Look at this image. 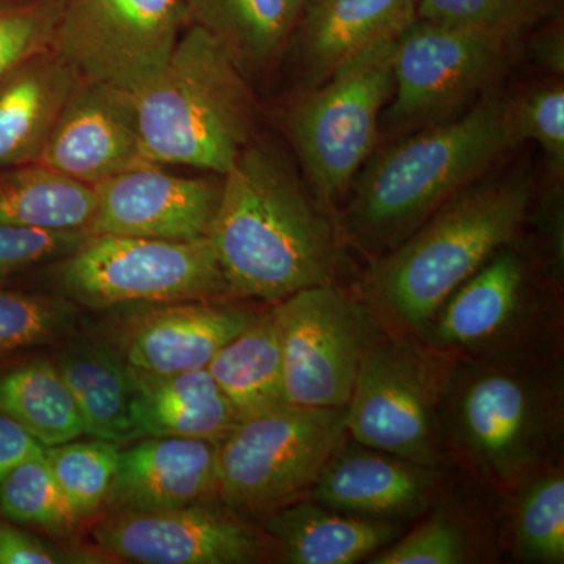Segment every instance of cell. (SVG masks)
Returning <instances> with one entry per match:
<instances>
[{
    "instance_id": "cell-1",
    "label": "cell",
    "mask_w": 564,
    "mask_h": 564,
    "mask_svg": "<svg viewBox=\"0 0 564 564\" xmlns=\"http://www.w3.org/2000/svg\"><path fill=\"white\" fill-rule=\"evenodd\" d=\"M209 240L234 296L276 304L336 282L334 217L273 144L256 139L223 176Z\"/></svg>"
},
{
    "instance_id": "cell-2",
    "label": "cell",
    "mask_w": 564,
    "mask_h": 564,
    "mask_svg": "<svg viewBox=\"0 0 564 564\" xmlns=\"http://www.w3.org/2000/svg\"><path fill=\"white\" fill-rule=\"evenodd\" d=\"M514 147L510 99L485 95L466 113L373 152L352 182L340 228L356 248L378 258L484 180Z\"/></svg>"
},
{
    "instance_id": "cell-3",
    "label": "cell",
    "mask_w": 564,
    "mask_h": 564,
    "mask_svg": "<svg viewBox=\"0 0 564 564\" xmlns=\"http://www.w3.org/2000/svg\"><path fill=\"white\" fill-rule=\"evenodd\" d=\"M532 202L524 170L475 182L373 259L364 280L370 303L423 337L445 300L518 239Z\"/></svg>"
},
{
    "instance_id": "cell-4",
    "label": "cell",
    "mask_w": 564,
    "mask_h": 564,
    "mask_svg": "<svg viewBox=\"0 0 564 564\" xmlns=\"http://www.w3.org/2000/svg\"><path fill=\"white\" fill-rule=\"evenodd\" d=\"M147 162L225 176L258 139L251 82L209 32L187 24L162 68L131 93Z\"/></svg>"
},
{
    "instance_id": "cell-5",
    "label": "cell",
    "mask_w": 564,
    "mask_h": 564,
    "mask_svg": "<svg viewBox=\"0 0 564 564\" xmlns=\"http://www.w3.org/2000/svg\"><path fill=\"white\" fill-rule=\"evenodd\" d=\"M558 381L519 358L456 367L445 377V443L486 480L511 485L544 463L560 433Z\"/></svg>"
},
{
    "instance_id": "cell-6",
    "label": "cell",
    "mask_w": 564,
    "mask_h": 564,
    "mask_svg": "<svg viewBox=\"0 0 564 564\" xmlns=\"http://www.w3.org/2000/svg\"><path fill=\"white\" fill-rule=\"evenodd\" d=\"M393 43L364 55L289 107L284 124L304 184L323 210L339 217L352 182L375 152L393 93Z\"/></svg>"
},
{
    "instance_id": "cell-7",
    "label": "cell",
    "mask_w": 564,
    "mask_h": 564,
    "mask_svg": "<svg viewBox=\"0 0 564 564\" xmlns=\"http://www.w3.org/2000/svg\"><path fill=\"white\" fill-rule=\"evenodd\" d=\"M345 421L347 406H284L245 419L218 444V499L256 524L307 499L347 441Z\"/></svg>"
},
{
    "instance_id": "cell-8",
    "label": "cell",
    "mask_w": 564,
    "mask_h": 564,
    "mask_svg": "<svg viewBox=\"0 0 564 564\" xmlns=\"http://www.w3.org/2000/svg\"><path fill=\"white\" fill-rule=\"evenodd\" d=\"M50 265L52 293L88 310L234 296L209 237L163 240L99 234Z\"/></svg>"
},
{
    "instance_id": "cell-9",
    "label": "cell",
    "mask_w": 564,
    "mask_h": 564,
    "mask_svg": "<svg viewBox=\"0 0 564 564\" xmlns=\"http://www.w3.org/2000/svg\"><path fill=\"white\" fill-rule=\"evenodd\" d=\"M522 36L417 18L393 41V93L381 131H419L484 98L521 57Z\"/></svg>"
},
{
    "instance_id": "cell-10",
    "label": "cell",
    "mask_w": 564,
    "mask_h": 564,
    "mask_svg": "<svg viewBox=\"0 0 564 564\" xmlns=\"http://www.w3.org/2000/svg\"><path fill=\"white\" fill-rule=\"evenodd\" d=\"M421 348L380 333L364 351L347 432L355 443L436 469L444 462L445 367Z\"/></svg>"
},
{
    "instance_id": "cell-11",
    "label": "cell",
    "mask_w": 564,
    "mask_h": 564,
    "mask_svg": "<svg viewBox=\"0 0 564 564\" xmlns=\"http://www.w3.org/2000/svg\"><path fill=\"white\" fill-rule=\"evenodd\" d=\"M185 25L184 0H61L51 51L80 80L131 95L162 68Z\"/></svg>"
},
{
    "instance_id": "cell-12",
    "label": "cell",
    "mask_w": 564,
    "mask_h": 564,
    "mask_svg": "<svg viewBox=\"0 0 564 564\" xmlns=\"http://www.w3.org/2000/svg\"><path fill=\"white\" fill-rule=\"evenodd\" d=\"M273 311L288 403L347 406L364 351L378 333L369 311L334 284L295 292Z\"/></svg>"
},
{
    "instance_id": "cell-13",
    "label": "cell",
    "mask_w": 564,
    "mask_h": 564,
    "mask_svg": "<svg viewBox=\"0 0 564 564\" xmlns=\"http://www.w3.org/2000/svg\"><path fill=\"white\" fill-rule=\"evenodd\" d=\"M91 536L109 558L126 563L282 562L276 541L220 499L151 513L107 514Z\"/></svg>"
},
{
    "instance_id": "cell-14",
    "label": "cell",
    "mask_w": 564,
    "mask_h": 564,
    "mask_svg": "<svg viewBox=\"0 0 564 564\" xmlns=\"http://www.w3.org/2000/svg\"><path fill=\"white\" fill-rule=\"evenodd\" d=\"M147 162L95 185L88 234L196 240L209 236L220 206V180L177 176Z\"/></svg>"
},
{
    "instance_id": "cell-15",
    "label": "cell",
    "mask_w": 564,
    "mask_h": 564,
    "mask_svg": "<svg viewBox=\"0 0 564 564\" xmlns=\"http://www.w3.org/2000/svg\"><path fill=\"white\" fill-rule=\"evenodd\" d=\"M106 334L129 366L155 373L206 369L214 356L259 313L228 299L128 304Z\"/></svg>"
},
{
    "instance_id": "cell-16",
    "label": "cell",
    "mask_w": 564,
    "mask_h": 564,
    "mask_svg": "<svg viewBox=\"0 0 564 564\" xmlns=\"http://www.w3.org/2000/svg\"><path fill=\"white\" fill-rule=\"evenodd\" d=\"M36 162L93 187L147 163L131 95L79 80Z\"/></svg>"
},
{
    "instance_id": "cell-17",
    "label": "cell",
    "mask_w": 564,
    "mask_h": 564,
    "mask_svg": "<svg viewBox=\"0 0 564 564\" xmlns=\"http://www.w3.org/2000/svg\"><path fill=\"white\" fill-rule=\"evenodd\" d=\"M421 0H306L288 46L304 90L393 43L417 20Z\"/></svg>"
},
{
    "instance_id": "cell-18",
    "label": "cell",
    "mask_w": 564,
    "mask_h": 564,
    "mask_svg": "<svg viewBox=\"0 0 564 564\" xmlns=\"http://www.w3.org/2000/svg\"><path fill=\"white\" fill-rule=\"evenodd\" d=\"M218 444L141 437L120 448L104 510L151 513L218 499Z\"/></svg>"
},
{
    "instance_id": "cell-19",
    "label": "cell",
    "mask_w": 564,
    "mask_h": 564,
    "mask_svg": "<svg viewBox=\"0 0 564 564\" xmlns=\"http://www.w3.org/2000/svg\"><path fill=\"white\" fill-rule=\"evenodd\" d=\"M434 467L345 441L326 463L311 497L343 513L400 521L433 502Z\"/></svg>"
},
{
    "instance_id": "cell-20",
    "label": "cell",
    "mask_w": 564,
    "mask_h": 564,
    "mask_svg": "<svg viewBox=\"0 0 564 564\" xmlns=\"http://www.w3.org/2000/svg\"><path fill=\"white\" fill-rule=\"evenodd\" d=\"M525 307L524 259L505 247L445 300L422 339L440 350L484 351L516 332Z\"/></svg>"
},
{
    "instance_id": "cell-21",
    "label": "cell",
    "mask_w": 564,
    "mask_h": 564,
    "mask_svg": "<svg viewBox=\"0 0 564 564\" xmlns=\"http://www.w3.org/2000/svg\"><path fill=\"white\" fill-rule=\"evenodd\" d=\"M132 443L187 437L220 444L242 422L209 370L155 373L129 366Z\"/></svg>"
},
{
    "instance_id": "cell-22",
    "label": "cell",
    "mask_w": 564,
    "mask_h": 564,
    "mask_svg": "<svg viewBox=\"0 0 564 564\" xmlns=\"http://www.w3.org/2000/svg\"><path fill=\"white\" fill-rule=\"evenodd\" d=\"M79 80L51 50L0 80V170L39 161Z\"/></svg>"
},
{
    "instance_id": "cell-23",
    "label": "cell",
    "mask_w": 564,
    "mask_h": 564,
    "mask_svg": "<svg viewBox=\"0 0 564 564\" xmlns=\"http://www.w3.org/2000/svg\"><path fill=\"white\" fill-rule=\"evenodd\" d=\"M259 525L280 545L282 562L291 564L359 563L402 532L397 522L343 513L307 499L282 508Z\"/></svg>"
},
{
    "instance_id": "cell-24",
    "label": "cell",
    "mask_w": 564,
    "mask_h": 564,
    "mask_svg": "<svg viewBox=\"0 0 564 564\" xmlns=\"http://www.w3.org/2000/svg\"><path fill=\"white\" fill-rule=\"evenodd\" d=\"M52 362L79 406L85 434L124 447L132 443L128 361L106 336H69Z\"/></svg>"
},
{
    "instance_id": "cell-25",
    "label": "cell",
    "mask_w": 564,
    "mask_h": 564,
    "mask_svg": "<svg viewBox=\"0 0 564 564\" xmlns=\"http://www.w3.org/2000/svg\"><path fill=\"white\" fill-rule=\"evenodd\" d=\"M184 9L187 24L209 32L250 82L276 65L295 28L288 0H184Z\"/></svg>"
},
{
    "instance_id": "cell-26",
    "label": "cell",
    "mask_w": 564,
    "mask_h": 564,
    "mask_svg": "<svg viewBox=\"0 0 564 564\" xmlns=\"http://www.w3.org/2000/svg\"><path fill=\"white\" fill-rule=\"evenodd\" d=\"M206 369L242 421L291 406L285 399L280 329L273 307L226 344Z\"/></svg>"
},
{
    "instance_id": "cell-27",
    "label": "cell",
    "mask_w": 564,
    "mask_h": 564,
    "mask_svg": "<svg viewBox=\"0 0 564 564\" xmlns=\"http://www.w3.org/2000/svg\"><path fill=\"white\" fill-rule=\"evenodd\" d=\"M95 212V187L68 174L39 162L0 172V225L88 232Z\"/></svg>"
},
{
    "instance_id": "cell-28",
    "label": "cell",
    "mask_w": 564,
    "mask_h": 564,
    "mask_svg": "<svg viewBox=\"0 0 564 564\" xmlns=\"http://www.w3.org/2000/svg\"><path fill=\"white\" fill-rule=\"evenodd\" d=\"M0 413L43 447L70 443L85 434L79 406L52 359H33L0 372Z\"/></svg>"
},
{
    "instance_id": "cell-29",
    "label": "cell",
    "mask_w": 564,
    "mask_h": 564,
    "mask_svg": "<svg viewBox=\"0 0 564 564\" xmlns=\"http://www.w3.org/2000/svg\"><path fill=\"white\" fill-rule=\"evenodd\" d=\"M0 518L55 538L76 532L79 521L55 480L44 451L29 456L0 481Z\"/></svg>"
},
{
    "instance_id": "cell-30",
    "label": "cell",
    "mask_w": 564,
    "mask_h": 564,
    "mask_svg": "<svg viewBox=\"0 0 564 564\" xmlns=\"http://www.w3.org/2000/svg\"><path fill=\"white\" fill-rule=\"evenodd\" d=\"M120 448L96 437L44 448L52 474L79 524L104 510L117 473Z\"/></svg>"
},
{
    "instance_id": "cell-31",
    "label": "cell",
    "mask_w": 564,
    "mask_h": 564,
    "mask_svg": "<svg viewBox=\"0 0 564 564\" xmlns=\"http://www.w3.org/2000/svg\"><path fill=\"white\" fill-rule=\"evenodd\" d=\"M79 317V306L57 293L0 289V356L63 343Z\"/></svg>"
},
{
    "instance_id": "cell-32",
    "label": "cell",
    "mask_w": 564,
    "mask_h": 564,
    "mask_svg": "<svg viewBox=\"0 0 564 564\" xmlns=\"http://www.w3.org/2000/svg\"><path fill=\"white\" fill-rule=\"evenodd\" d=\"M513 541L524 562H564L563 473L538 475L525 486L514 507Z\"/></svg>"
},
{
    "instance_id": "cell-33",
    "label": "cell",
    "mask_w": 564,
    "mask_h": 564,
    "mask_svg": "<svg viewBox=\"0 0 564 564\" xmlns=\"http://www.w3.org/2000/svg\"><path fill=\"white\" fill-rule=\"evenodd\" d=\"M563 0H421L417 18L524 35L534 25L558 18Z\"/></svg>"
},
{
    "instance_id": "cell-34",
    "label": "cell",
    "mask_w": 564,
    "mask_h": 564,
    "mask_svg": "<svg viewBox=\"0 0 564 564\" xmlns=\"http://www.w3.org/2000/svg\"><path fill=\"white\" fill-rule=\"evenodd\" d=\"M61 0H25L0 7V80L51 50Z\"/></svg>"
},
{
    "instance_id": "cell-35",
    "label": "cell",
    "mask_w": 564,
    "mask_h": 564,
    "mask_svg": "<svg viewBox=\"0 0 564 564\" xmlns=\"http://www.w3.org/2000/svg\"><path fill=\"white\" fill-rule=\"evenodd\" d=\"M511 131L516 144L536 141L555 176L564 169V88L563 84L544 85L510 99Z\"/></svg>"
},
{
    "instance_id": "cell-36",
    "label": "cell",
    "mask_w": 564,
    "mask_h": 564,
    "mask_svg": "<svg viewBox=\"0 0 564 564\" xmlns=\"http://www.w3.org/2000/svg\"><path fill=\"white\" fill-rule=\"evenodd\" d=\"M466 530L448 516H436L370 556L372 564H462L473 562Z\"/></svg>"
},
{
    "instance_id": "cell-37",
    "label": "cell",
    "mask_w": 564,
    "mask_h": 564,
    "mask_svg": "<svg viewBox=\"0 0 564 564\" xmlns=\"http://www.w3.org/2000/svg\"><path fill=\"white\" fill-rule=\"evenodd\" d=\"M87 231H46L0 225V282L65 258L88 239Z\"/></svg>"
},
{
    "instance_id": "cell-38",
    "label": "cell",
    "mask_w": 564,
    "mask_h": 564,
    "mask_svg": "<svg viewBox=\"0 0 564 564\" xmlns=\"http://www.w3.org/2000/svg\"><path fill=\"white\" fill-rule=\"evenodd\" d=\"M107 558L98 547L87 551L57 545L0 518V564H96L109 563Z\"/></svg>"
},
{
    "instance_id": "cell-39",
    "label": "cell",
    "mask_w": 564,
    "mask_h": 564,
    "mask_svg": "<svg viewBox=\"0 0 564 564\" xmlns=\"http://www.w3.org/2000/svg\"><path fill=\"white\" fill-rule=\"evenodd\" d=\"M43 445L25 432L17 422L0 413V481L9 475L18 464L29 456L43 452Z\"/></svg>"
},
{
    "instance_id": "cell-40",
    "label": "cell",
    "mask_w": 564,
    "mask_h": 564,
    "mask_svg": "<svg viewBox=\"0 0 564 564\" xmlns=\"http://www.w3.org/2000/svg\"><path fill=\"white\" fill-rule=\"evenodd\" d=\"M532 41L534 62L554 73L555 76H563L564 36L562 25L558 28V24H552Z\"/></svg>"
},
{
    "instance_id": "cell-41",
    "label": "cell",
    "mask_w": 564,
    "mask_h": 564,
    "mask_svg": "<svg viewBox=\"0 0 564 564\" xmlns=\"http://www.w3.org/2000/svg\"><path fill=\"white\" fill-rule=\"evenodd\" d=\"M304 3H306V0H288L289 11H291V17L295 24L300 13H302Z\"/></svg>"
}]
</instances>
